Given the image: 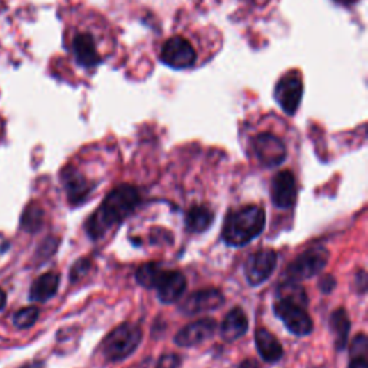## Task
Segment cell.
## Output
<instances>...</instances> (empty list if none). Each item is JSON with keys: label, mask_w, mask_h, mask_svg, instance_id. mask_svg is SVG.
Wrapping results in <instances>:
<instances>
[{"label": "cell", "mask_w": 368, "mask_h": 368, "mask_svg": "<svg viewBox=\"0 0 368 368\" xmlns=\"http://www.w3.org/2000/svg\"><path fill=\"white\" fill-rule=\"evenodd\" d=\"M58 245H59V239L58 237H54V236H49L47 237L45 241H43L39 248H38V252L35 255V259L38 262H45L48 261V259L56 252L58 249Z\"/></svg>", "instance_id": "d4e9b609"}, {"label": "cell", "mask_w": 368, "mask_h": 368, "mask_svg": "<svg viewBox=\"0 0 368 368\" xmlns=\"http://www.w3.org/2000/svg\"><path fill=\"white\" fill-rule=\"evenodd\" d=\"M90 269H91V261H90V259H85V257L78 259V261L72 265L71 272H70L71 282L72 284L78 282L79 279H82L86 273L90 272Z\"/></svg>", "instance_id": "4316f807"}, {"label": "cell", "mask_w": 368, "mask_h": 368, "mask_svg": "<svg viewBox=\"0 0 368 368\" xmlns=\"http://www.w3.org/2000/svg\"><path fill=\"white\" fill-rule=\"evenodd\" d=\"M143 330L131 322L121 323L102 342V354L110 362H121L131 355L141 344Z\"/></svg>", "instance_id": "5b68a950"}, {"label": "cell", "mask_w": 368, "mask_h": 368, "mask_svg": "<svg viewBox=\"0 0 368 368\" xmlns=\"http://www.w3.org/2000/svg\"><path fill=\"white\" fill-rule=\"evenodd\" d=\"M61 180L65 187V191H67L68 200L72 206L82 205L88 199L93 190V184L85 179V176L79 170L72 166L65 167L61 173Z\"/></svg>", "instance_id": "5bb4252c"}, {"label": "cell", "mask_w": 368, "mask_h": 368, "mask_svg": "<svg viewBox=\"0 0 368 368\" xmlns=\"http://www.w3.org/2000/svg\"><path fill=\"white\" fill-rule=\"evenodd\" d=\"M278 264L273 249H261L252 253L245 264V276L250 287H259L272 276Z\"/></svg>", "instance_id": "30bf717a"}, {"label": "cell", "mask_w": 368, "mask_h": 368, "mask_svg": "<svg viewBox=\"0 0 368 368\" xmlns=\"http://www.w3.org/2000/svg\"><path fill=\"white\" fill-rule=\"evenodd\" d=\"M216 330H218V322L213 318H202L183 327L175 337V342L183 349L196 347V345H200L210 339L214 335Z\"/></svg>", "instance_id": "7c38bea8"}, {"label": "cell", "mask_w": 368, "mask_h": 368, "mask_svg": "<svg viewBox=\"0 0 368 368\" xmlns=\"http://www.w3.org/2000/svg\"><path fill=\"white\" fill-rule=\"evenodd\" d=\"M355 287H357V292L360 295H362L367 291V273L364 269H360L355 275Z\"/></svg>", "instance_id": "f546056e"}, {"label": "cell", "mask_w": 368, "mask_h": 368, "mask_svg": "<svg viewBox=\"0 0 368 368\" xmlns=\"http://www.w3.org/2000/svg\"><path fill=\"white\" fill-rule=\"evenodd\" d=\"M319 289L322 291V294H331L333 289L337 287V280L333 275H326V276H322L321 280H319Z\"/></svg>", "instance_id": "f1b7e54d"}, {"label": "cell", "mask_w": 368, "mask_h": 368, "mask_svg": "<svg viewBox=\"0 0 368 368\" xmlns=\"http://www.w3.org/2000/svg\"><path fill=\"white\" fill-rule=\"evenodd\" d=\"M6 301H8V298H6V294H5L2 289H0V311H2V310L5 308V305H6Z\"/></svg>", "instance_id": "e575fe53"}, {"label": "cell", "mask_w": 368, "mask_h": 368, "mask_svg": "<svg viewBox=\"0 0 368 368\" xmlns=\"http://www.w3.org/2000/svg\"><path fill=\"white\" fill-rule=\"evenodd\" d=\"M249 330V321L241 308H233L226 314L221 323V337L226 342H234L242 338Z\"/></svg>", "instance_id": "2e32d148"}, {"label": "cell", "mask_w": 368, "mask_h": 368, "mask_svg": "<svg viewBox=\"0 0 368 368\" xmlns=\"http://www.w3.org/2000/svg\"><path fill=\"white\" fill-rule=\"evenodd\" d=\"M182 358L177 354H164L160 357L156 368H180Z\"/></svg>", "instance_id": "83f0119b"}, {"label": "cell", "mask_w": 368, "mask_h": 368, "mask_svg": "<svg viewBox=\"0 0 368 368\" xmlns=\"http://www.w3.org/2000/svg\"><path fill=\"white\" fill-rule=\"evenodd\" d=\"M38 317H39V310L36 307L22 308L13 315V326L19 330L31 328L32 326H35Z\"/></svg>", "instance_id": "cb8c5ba5"}, {"label": "cell", "mask_w": 368, "mask_h": 368, "mask_svg": "<svg viewBox=\"0 0 368 368\" xmlns=\"http://www.w3.org/2000/svg\"><path fill=\"white\" fill-rule=\"evenodd\" d=\"M255 344L259 355L265 362L275 364L284 357V349L278 338L266 328H257L255 333Z\"/></svg>", "instance_id": "e0dca14e"}, {"label": "cell", "mask_w": 368, "mask_h": 368, "mask_svg": "<svg viewBox=\"0 0 368 368\" xmlns=\"http://www.w3.org/2000/svg\"><path fill=\"white\" fill-rule=\"evenodd\" d=\"M115 48L114 28L99 13L71 36V52L75 63L82 70H95L115 54Z\"/></svg>", "instance_id": "6da1fadb"}, {"label": "cell", "mask_w": 368, "mask_h": 368, "mask_svg": "<svg viewBox=\"0 0 368 368\" xmlns=\"http://www.w3.org/2000/svg\"><path fill=\"white\" fill-rule=\"evenodd\" d=\"M302 90H304V82H302V74L299 71H289L279 78L275 86V99L288 115L296 113L302 98Z\"/></svg>", "instance_id": "9c48e42d"}, {"label": "cell", "mask_w": 368, "mask_h": 368, "mask_svg": "<svg viewBox=\"0 0 368 368\" xmlns=\"http://www.w3.org/2000/svg\"><path fill=\"white\" fill-rule=\"evenodd\" d=\"M368 355V339L364 334H360L354 338L350 347V358H367Z\"/></svg>", "instance_id": "484cf974"}, {"label": "cell", "mask_w": 368, "mask_h": 368, "mask_svg": "<svg viewBox=\"0 0 368 368\" xmlns=\"http://www.w3.org/2000/svg\"><path fill=\"white\" fill-rule=\"evenodd\" d=\"M276 299L294 301L305 307L308 304V298L305 295L304 288L299 285V282H294V280H284V282L278 287Z\"/></svg>", "instance_id": "7402d4cb"}, {"label": "cell", "mask_w": 368, "mask_h": 368, "mask_svg": "<svg viewBox=\"0 0 368 368\" xmlns=\"http://www.w3.org/2000/svg\"><path fill=\"white\" fill-rule=\"evenodd\" d=\"M349 368H368L367 358H350Z\"/></svg>", "instance_id": "4dcf8cb0"}, {"label": "cell", "mask_w": 368, "mask_h": 368, "mask_svg": "<svg viewBox=\"0 0 368 368\" xmlns=\"http://www.w3.org/2000/svg\"><path fill=\"white\" fill-rule=\"evenodd\" d=\"M330 328H331V333L334 334L337 351H342L345 347H347L349 334L351 328V322H350L347 311H345L344 308L334 311L330 317Z\"/></svg>", "instance_id": "d6986e66"}, {"label": "cell", "mask_w": 368, "mask_h": 368, "mask_svg": "<svg viewBox=\"0 0 368 368\" xmlns=\"http://www.w3.org/2000/svg\"><path fill=\"white\" fill-rule=\"evenodd\" d=\"M266 214L261 206L249 205L227 214L222 237L226 245L242 248L250 243L265 229Z\"/></svg>", "instance_id": "277c9868"}, {"label": "cell", "mask_w": 368, "mask_h": 368, "mask_svg": "<svg viewBox=\"0 0 368 368\" xmlns=\"http://www.w3.org/2000/svg\"><path fill=\"white\" fill-rule=\"evenodd\" d=\"M330 261V252L323 246L310 248L296 256L294 261L288 265L285 271V276L288 280L301 282V280L310 279L319 272L326 269Z\"/></svg>", "instance_id": "52a82bcc"}, {"label": "cell", "mask_w": 368, "mask_h": 368, "mask_svg": "<svg viewBox=\"0 0 368 368\" xmlns=\"http://www.w3.org/2000/svg\"><path fill=\"white\" fill-rule=\"evenodd\" d=\"M237 368H261V365H259V362L256 360H252V358H248L245 361H242L239 364V367Z\"/></svg>", "instance_id": "1f68e13d"}, {"label": "cell", "mask_w": 368, "mask_h": 368, "mask_svg": "<svg viewBox=\"0 0 368 368\" xmlns=\"http://www.w3.org/2000/svg\"><path fill=\"white\" fill-rule=\"evenodd\" d=\"M59 288V275L56 272H48L40 275L31 287L29 298L33 302H47L54 298Z\"/></svg>", "instance_id": "ac0fdd59"}, {"label": "cell", "mask_w": 368, "mask_h": 368, "mask_svg": "<svg viewBox=\"0 0 368 368\" xmlns=\"http://www.w3.org/2000/svg\"><path fill=\"white\" fill-rule=\"evenodd\" d=\"M273 312L285 323L287 330L296 337L310 335L314 330V322L310 314L307 312V307L298 304V302L288 299H276Z\"/></svg>", "instance_id": "ba28073f"}, {"label": "cell", "mask_w": 368, "mask_h": 368, "mask_svg": "<svg viewBox=\"0 0 368 368\" xmlns=\"http://www.w3.org/2000/svg\"><path fill=\"white\" fill-rule=\"evenodd\" d=\"M225 302V296L219 289L209 288L190 294L180 305V311L186 315H200L219 310Z\"/></svg>", "instance_id": "8fae6325"}, {"label": "cell", "mask_w": 368, "mask_h": 368, "mask_svg": "<svg viewBox=\"0 0 368 368\" xmlns=\"http://www.w3.org/2000/svg\"><path fill=\"white\" fill-rule=\"evenodd\" d=\"M187 288L186 276L179 271L163 269L154 289H157L159 301L163 304H173L179 301Z\"/></svg>", "instance_id": "9a60e30c"}, {"label": "cell", "mask_w": 368, "mask_h": 368, "mask_svg": "<svg viewBox=\"0 0 368 368\" xmlns=\"http://www.w3.org/2000/svg\"><path fill=\"white\" fill-rule=\"evenodd\" d=\"M207 31H199L184 28L176 31L167 36L160 45L159 56L160 61L173 70H191L203 65L209 56L210 51L207 43Z\"/></svg>", "instance_id": "7a4b0ae2"}, {"label": "cell", "mask_w": 368, "mask_h": 368, "mask_svg": "<svg viewBox=\"0 0 368 368\" xmlns=\"http://www.w3.org/2000/svg\"><path fill=\"white\" fill-rule=\"evenodd\" d=\"M214 221L213 211L203 205L193 206L186 214V226L193 233L206 232Z\"/></svg>", "instance_id": "ffe728a7"}, {"label": "cell", "mask_w": 368, "mask_h": 368, "mask_svg": "<svg viewBox=\"0 0 368 368\" xmlns=\"http://www.w3.org/2000/svg\"><path fill=\"white\" fill-rule=\"evenodd\" d=\"M140 194L134 186L121 184L106 194L101 206L85 223V230L94 241L101 239L134 211Z\"/></svg>", "instance_id": "3957f363"}, {"label": "cell", "mask_w": 368, "mask_h": 368, "mask_svg": "<svg viewBox=\"0 0 368 368\" xmlns=\"http://www.w3.org/2000/svg\"><path fill=\"white\" fill-rule=\"evenodd\" d=\"M20 368H43V362H42V361L28 362V364H25V365H22Z\"/></svg>", "instance_id": "836d02e7"}, {"label": "cell", "mask_w": 368, "mask_h": 368, "mask_svg": "<svg viewBox=\"0 0 368 368\" xmlns=\"http://www.w3.org/2000/svg\"><path fill=\"white\" fill-rule=\"evenodd\" d=\"M242 2H245L253 8H264L269 3V0H242Z\"/></svg>", "instance_id": "d6a6232c"}, {"label": "cell", "mask_w": 368, "mask_h": 368, "mask_svg": "<svg viewBox=\"0 0 368 368\" xmlns=\"http://www.w3.org/2000/svg\"><path fill=\"white\" fill-rule=\"evenodd\" d=\"M296 180L292 171L282 170L273 176L271 183V198L275 207L291 209L296 202Z\"/></svg>", "instance_id": "4fadbf2b"}, {"label": "cell", "mask_w": 368, "mask_h": 368, "mask_svg": "<svg viewBox=\"0 0 368 368\" xmlns=\"http://www.w3.org/2000/svg\"><path fill=\"white\" fill-rule=\"evenodd\" d=\"M250 148L256 161L265 168L279 167L285 163L288 148L284 138L272 129H262L250 138Z\"/></svg>", "instance_id": "8992f818"}, {"label": "cell", "mask_w": 368, "mask_h": 368, "mask_svg": "<svg viewBox=\"0 0 368 368\" xmlns=\"http://www.w3.org/2000/svg\"><path fill=\"white\" fill-rule=\"evenodd\" d=\"M43 218H45V213L40 205L38 202H31L22 213L20 227L26 233H36L43 225Z\"/></svg>", "instance_id": "44dd1931"}, {"label": "cell", "mask_w": 368, "mask_h": 368, "mask_svg": "<svg viewBox=\"0 0 368 368\" xmlns=\"http://www.w3.org/2000/svg\"><path fill=\"white\" fill-rule=\"evenodd\" d=\"M163 272V266L157 262H148L141 265L136 271V279L137 282L148 289H153L157 284V280Z\"/></svg>", "instance_id": "603a6c76"}]
</instances>
